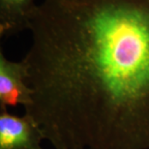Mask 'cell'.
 <instances>
[{
  "label": "cell",
  "instance_id": "1",
  "mask_svg": "<svg viewBox=\"0 0 149 149\" xmlns=\"http://www.w3.org/2000/svg\"><path fill=\"white\" fill-rule=\"evenodd\" d=\"M28 30L24 113L53 148H149V0H43Z\"/></svg>",
  "mask_w": 149,
  "mask_h": 149
},
{
  "label": "cell",
  "instance_id": "2",
  "mask_svg": "<svg viewBox=\"0 0 149 149\" xmlns=\"http://www.w3.org/2000/svg\"><path fill=\"white\" fill-rule=\"evenodd\" d=\"M43 139V131L30 115L17 116L0 109V149H44Z\"/></svg>",
  "mask_w": 149,
  "mask_h": 149
},
{
  "label": "cell",
  "instance_id": "3",
  "mask_svg": "<svg viewBox=\"0 0 149 149\" xmlns=\"http://www.w3.org/2000/svg\"><path fill=\"white\" fill-rule=\"evenodd\" d=\"M32 91L27 82V68L23 60L11 61L0 50V109L32 104Z\"/></svg>",
  "mask_w": 149,
  "mask_h": 149
},
{
  "label": "cell",
  "instance_id": "4",
  "mask_svg": "<svg viewBox=\"0 0 149 149\" xmlns=\"http://www.w3.org/2000/svg\"><path fill=\"white\" fill-rule=\"evenodd\" d=\"M36 5L35 0H0V37L5 39L28 29Z\"/></svg>",
  "mask_w": 149,
  "mask_h": 149
}]
</instances>
